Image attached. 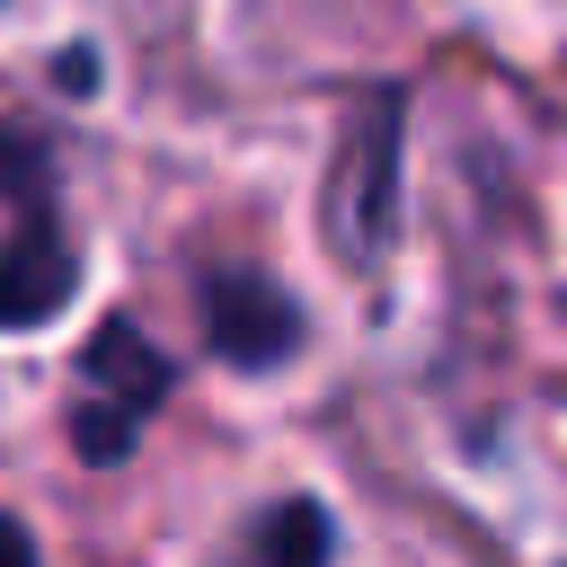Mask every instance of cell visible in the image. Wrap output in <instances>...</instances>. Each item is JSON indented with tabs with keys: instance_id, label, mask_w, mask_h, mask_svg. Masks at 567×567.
Here are the masks:
<instances>
[{
	"instance_id": "obj_1",
	"label": "cell",
	"mask_w": 567,
	"mask_h": 567,
	"mask_svg": "<svg viewBox=\"0 0 567 567\" xmlns=\"http://www.w3.org/2000/svg\"><path fill=\"white\" fill-rule=\"evenodd\" d=\"M80 248L62 221L53 151L18 124H0V328H44L71 310Z\"/></svg>"
},
{
	"instance_id": "obj_2",
	"label": "cell",
	"mask_w": 567,
	"mask_h": 567,
	"mask_svg": "<svg viewBox=\"0 0 567 567\" xmlns=\"http://www.w3.org/2000/svg\"><path fill=\"white\" fill-rule=\"evenodd\" d=\"M168 354L142 337V319H97L80 346V390H71V452L89 470H115L142 425L168 408Z\"/></svg>"
},
{
	"instance_id": "obj_3",
	"label": "cell",
	"mask_w": 567,
	"mask_h": 567,
	"mask_svg": "<svg viewBox=\"0 0 567 567\" xmlns=\"http://www.w3.org/2000/svg\"><path fill=\"white\" fill-rule=\"evenodd\" d=\"M399 133H408V97L399 89H372L337 133V159H328V186H319V221H328L346 266H372L390 248V230H399Z\"/></svg>"
},
{
	"instance_id": "obj_4",
	"label": "cell",
	"mask_w": 567,
	"mask_h": 567,
	"mask_svg": "<svg viewBox=\"0 0 567 567\" xmlns=\"http://www.w3.org/2000/svg\"><path fill=\"white\" fill-rule=\"evenodd\" d=\"M195 301H204V346L230 372H275L301 354V301L266 266H204Z\"/></svg>"
},
{
	"instance_id": "obj_5",
	"label": "cell",
	"mask_w": 567,
	"mask_h": 567,
	"mask_svg": "<svg viewBox=\"0 0 567 567\" xmlns=\"http://www.w3.org/2000/svg\"><path fill=\"white\" fill-rule=\"evenodd\" d=\"M328 549H337V523L310 496H284L239 532V567H328Z\"/></svg>"
},
{
	"instance_id": "obj_6",
	"label": "cell",
	"mask_w": 567,
	"mask_h": 567,
	"mask_svg": "<svg viewBox=\"0 0 567 567\" xmlns=\"http://www.w3.org/2000/svg\"><path fill=\"white\" fill-rule=\"evenodd\" d=\"M0 567H35V540H27L18 514H0Z\"/></svg>"
}]
</instances>
